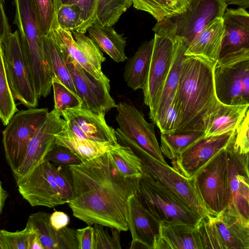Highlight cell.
Listing matches in <instances>:
<instances>
[{
  "label": "cell",
  "instance_id": "cell-50",
  "mask_svg": "<svg viewBox=\"0 0 249 249\" xmlns=\"http://www.w3.org/2000/svg\"><path fill=\"white\" fill-rule=\"evenodd\" d=\"M227 6L236 5L243 8L249 7V0H221Z\"/></svg>",
  "mask_w": 249,
  "mask_h": 249
},
{
  "label": "cell",
  "instance_id": "cell-33",
  "mask_svg": "<svg viewBox=\"0 0 249 249\" xmlns=\"http://www.w3.org/2000/svg\"><path fill=\"white\" fill-rule=\"evenodd\" d=\"M204 135V132L201 131L161 133V151L163 155L173 160L190 145Z\"/></svg>",
  "mask_w": 249,
  "mask_h": 249
},
{
  "label": "cell",
  "instance_id": "cell-51",
  "mask_svg": "<svg viewBox=\"0 0 249 249\" xmlns=\"http://www.w3.org/2000/svg\"><path fill=\"white\" fill-rule=\"evenodd\" d=\"M8 193L2 187L0 179V216L2 213L5 201L8 197Z\"/></svg>",
  "mask_w": 249,
  "mask_h": 249
},
{
  "label": "cell",
  "instance_id": "cell-15",
  "mask_svg": "<svg viewBox=\"0 0 249 249\" xmlns=\"http://www.w3.org/2000/svg\"><path fill=\"white\" fill-rule=\"evenodd\" d=\"M116 108L120 130L152 157L167 164L156 136L154 124L148 123L143 114L131 104L120 102Z\"/></svg>",
  "mask_w": 249,
  "mask_h": 249
},
{
  "label": "cell",
  "instance_id": "cell-17",
  "mask_svg": "<svg viewBox=\"0 0 249 249\" xmlns=\"http://www.w3.org/2000/svg\"><path fill=\"white\" fill-rule=\"evenodd\" d=\"M66 126L60 113L53 108L31 139L24 159L14 173L16 183L29 174L43 161L47 153L55 144L56 135Z\"/></svg>",
  "mask_w": 249,
  "mask_h": 249
},
{
  "label": "cell",
  "instance_id": "cell-22",
  "mask_svg": "<svg viewBox=\"0 0 249 249\" xmlns=\"http://www.w3.org/2000/svg\"><path fill=\"white\" fill-rule=\"evenodd\" d=\"M50 214L44 212L32 213L26 223L36 232L44 249H78L76 230L68 226L54 230L50 222Z\"/></svg>",
  "mask_w": 249,
  "mask_h": 249
},
{
  "label": "cell",
  "instance_id": "cell-40",
  "mask_svg": "<svg viewBox=\"0 0 249 249\" xmlns=\"http://www.w3.org/2000/svg\"><path fill=\"white\" fill-rule=\"evenodd\" d=\"M42 36L51 30L54 14L55 0H32Z\"/></svg>",
  "mask_w": 249,
  "mask_h": 249
},
{
  "label": "cell",
  "instance_id": "cell-39",
  "mask_svg": "<svg viewBox=\"0 0 249 249\" xmlns=\"http://www.w3.org/2000/svg\"><path fill=\"white\" fill-rule=\"evenodd\" d=\"M54 108L60 113L67 108L82 106V100L65 86L56 77L53 78Z\"/></svg>",
  "mask_w": 249,
  "mask_h": 249
},
{
  "label": "cell",
  "instance_id": "cell-43",
  "mask_svg": "<svg viewBox=\"0 0 249 249\" xmlns=\"http://www.w3.org/2000/svg\"><path fill=\"white\" fill-rule=\"evenodd\" d=\"M52 164L56 183L69 202L73 196V180L71 170L69 167L56 166Z\"/></svg>",
  "mask_w": 249,
  "mask_h": 249
},
{
  "label": "cell",
  "instance_id": "cell-26",
  "mask_svg": "<svg viewBox=\"0 0 249 249\" xmlns=\"http://www.w3.org/2000/svg\"><path fill=\"white\" fill-rule=\"evenodd\" d=\"M249 105H229L220 102L210 114L205 126V137L235 130L247 112Z\"/></svg>",
  "mask_w": 249,
  "mask_h": 249
},
{
  "label": "cell",
  "instance_id": "cell-9",
  "mask_svg": "<svg viewBox=\"0 0 249 249\" xmlns=\"http://www.w3.org/2000/svg\"><path fill=\"white\" fill-rule=\"evenodd\" d=\"M226 148L213 158L192 178L207 215H217L229 204L230 193Z\"/></svg>",
  "mask_w": 249,
  "mask_h": 249
},
{
  "label": "cell",
  "instance_id": "cell-12",
  "mask_svg": "<svg viewBox=\"0 0 249 249\" xmlns=\"http://www.w3.org/2000/svg\"><path fill=\"white\" fill-rule=\"evenodd\" d=\"M49 34L63 54L70 56L96 79L110 82L101 70L106 58L89 37L80 32L62 29L54 17Z\"/></svg>",
  "mask_w": 249,
  "mask_h": 249
},
{
  "label": "cell",
  "instance_id": "cell-35",
  "mask_svg": "<svg viewBox=\"0 0 249 249\" xmlns=\"http://www.w3.org/2000/svg\"><path fill=\"white\" fill-rule=\"evenodd\" d=\"M132 5V0H97L96 20L112 26Z\"/></svg>",
  "mask_w": 249,
  "mask_h": 249
},
{
  "label": "cell",
  "instance_id": "cell-44",
  "mask_svg": "<svg viewBox=\"0 0 249 249\" xmlns=\"http://www.w3.org/2000/svg\"><path fill=\"white\" fill-rule=\"evenodd\" d=\"M66 3L75 4L80 9L83 23L76 32L85 34L96 20L97 0H69Z\"/></svg>",
  "mask_w": 249,
  "mask_h": 249
},
{
  "label": "cell",
  "instance_id": "cell-21",
  "mask_svg": "<svg viewBox=\"0 0 249 249\" xmlns=\"http://www.w3.org/2000/svg\"><path fill=\"white\" fill-rule=\"evenodd\" d=\"M127 225L132 242L140 243L146 249H154L160 222L142 207L136 193L128 200Z\"/></svg>",
  "mask_w": 249,
  "mask_h": 249
},
{
  "label": "cell",
  "instance_id": "cell-34",
  "mask_svg": "<svg viewBox=\"0 0 249 249\" xmlns=\"http://www.w3.org/2000/svg\"><path fill=\"white\" fill-rule=\"evenodd\" d=\"M18 111L5 73L3 51L0 42V119L6 126Z\"/></svg>",
  "mask_w": 249,
  "mask_h": 249
},
{
  "label": "cell",
  "instance_id": "cell-45",
  "mask_svg": "<svg viewBox=\"0 0 249 249\" xmlns=\"http://www.w3.org/2000/svg\"><path fill=\"white\" fill-rule=\"evenodd\" d=\"M248 111L243 120L235 130L232 143L234 149L246 154L249 152V118Z\"/></svg>",
  "mask_w": 249,
  "mask_h": 249
},
{
  "label": "cell",
  "instance_id": "cell-20",
  "mask_svg": "<svg viewBox=\"0 0 249 249\" xmlns=\"http://www.w3.org/2000/svg\"><path fill=\"white\" fill-rule=\"evenodd\" d=\"M60 114L66 121V129L76 136L97 142H118L115 130L106 121V114L81 107L66 109Z\"/></svg>",
  "mask_w": 249,
  "mask_h": 249
},
{
  "label": "cell",
  "instance_id": "cell-11",
  "mask_svg": "<svg viewBox=\"0 0 249 249\" xmlns=\"http://www.w3.org/2000/svg\"><path fill=\"white\" fill-rule=\"evenodd\" d=\"M4 68L14 98L29 108L38 105L33 78L18 30L11 32L1 43Z\"/></svg>",
  "mask_w": 249,
  "mask_h": 249
},
{
  "label": "cell",
  "instance_id": "cell-14",
  "mask_svg": "<svg viewBox=\"0 0 249 249\" xmlns=\"http://www.w3.org/2000/svg\"><path fill=\"white\" fill-rule=\"evenodd\" d=\"M227 7L221 0H189L182 13L164 20L187 46L207 25L222 17Z\"/></svg>",
  "mask_w": 249,
  "mask_h": 249
},
{
  "label": "cell",
  "instance_id": "cell-27",
  "mask_svg": "<svg viewBox=\"0 0 249 249\" xmlns=\"http://www.w3.org/2000/svg\"><path fill=\"white\" fill-rule=\"evenodd\" d=\"M87 31L98 49L114 61L122 62L127 59L124 52L126 38L117 33L112 26L103 25L95 20Z\"/></svg>",
  "mask_w": 249,
  "mask_h": 249
},
{
  "label": "cell",
  "instance_id": "cell-42",
  "mask_svg": "<svg viewBox=\"0 0 249 249\" xmlns=\"http://www.w3.org/2000/svg\"><path fill=\"white\" fill-rule=\"evenodd\" d=\"M45 159L56 166L69 167L78 164L83 160L67 147L55 143Z\"/></svg>",
  "mask_w": 249,
  "mask_h": 249
},
{
  "label": "cell",
  "instance_id": "cell-48",
  "mask_svg": "<svg viewBox=\"0 0 249 249\" xmlns=\"http://www.w3.org/2000/svg\"><path fill=\"white\" fill-rule=\"evenodd\" d=\"M50 222L54 230L59 231L68 226L70 217L66 213L56 211L50 214Z\"/></svg>",
  "mask_w": 249,
  "mask_h": 249
},
{
  "label": "cell",
  "instance_id": "cell-31",
  "mask_svg": "<svg viewBox=\"0 0 249 249\" xmlns=\"http://www.w3.org/2000/svg\"><path fill=\"white\" fill-rule=\"evenodd\" d=\"M43 48L46 62L53 77H56L69 89L77 95L64 56L50 34L43 36Z\"/></svg>",
  "mask_w": 249,
  "mask_h": 249
},
{
  "label": "cell",
  "instance_id": "cell-8",
  "mask_svg": "<svg viewBox=\"0 0 249 249\" xmlns=\"http://www.w3.org/2000/svg\"><path fill=\"white\" fill-rule=\"evenodd\" d=\"M198 227L204 249H249V220L228 208L202 217Z\"/></svg>",
  "mask_w": 249,
  "mask_h": 249
},
{
  "label": "cell",
  "instance_id": "cell-2",
  "mask_svg": "<svg viewBox=\"0 0 249 249\" xmlns=\"http://www.w3.org/2000/svg\"><path fill=\"white\" fill-rule=\"evenodd\" d=\"M215 62L196 56L182 58L175 98L179 114L175 133L204 132L209 116L220 103L214 84Z\"/></svg>",
  "mask_w": 249,
  "mask_h": 249
},
{
  "label": "cell",
  "instance_id": "cell-29",
  "mask_svg": "<svg viewBox=\"0 0 249 249\" xmlns=\"http://www.w3.org/2000/svg\"><path fill=\"white\" fill-rule=\"evenodd\" d=\"M154 38L142 43L125 65L124 78L127 85L134 90L142 89L150 67Z\"/></svg>",
  "mask_w": 249,
  "mask_h": 249
},
{
  "label": "cell",
  "instance_id": "cell-10",
  "mask_svg": "<svg viewBox=\"0 0 249 249\" xmlns=\"http://www.w3.org/2000/svg\"><path fill=\"white\" fill-rule=\"evenodd\" d=\"M47 108H29L17 111L2 132L6 161L12 172L22 163L29 142L46 119Z\"/></svg>",
  "mask_w": 249,
  "mask_h": 249
},
{
  "label": "cell",
  "instance_id": "cell-23",
  "mask_svg": "<svg viewBox=\"0 0 249 249\" xmlns=\"http://www.w3.org/2000/svg\"><path fill=\"white\" fill-rule=\"evenodd\" d=\"M224 26L219 57L237 51L249 49V14L242 7L227 9L222 16Z\"/></svg>",
  "mask_w": 249,
  "mask_h": 249
},
{
  "label": "cell",
  "instance_id": "cell-38",
  "mask_svg": "<svg viewBox=\"0 0 249 249\" xmlns=\"http://www.w3.org/2000/svg\"><path fill=\"white\" fill-rule=\"evenodd\" d=\"M133 7L151 15L157 21L178 14L169 0H132Z\"/></svg>",
  "mask_w": 249,
  "mask_h": 249
},
{
  "label": "cell",
  "instance_id": "cell-4",
  "mask_svg": "<svg viewBox=\"0 0 249 249\" xmlns=\"http://www.w3.org/2000/svg\"><path fill=\"white\" fill-rule=\"evenodd\" d=\"M152 30L155 33L152 53L147 80L142 90L144 103L149 107L150 119L153 122L173 62L177 36L175 30L163 20L157 22Z\"/></svg>",
  "mask_w": 249,
  "mask_h": 249
},
{
  "label": "cell",
  "instance_id": "cell-28",
  "mask_svg": "<svg viewBox=\"0 0 249 249\" xmlns=\"http://www.w3.org/2000/svg\"><path fill=\"white\" fill-rule=\"evenodd\" d=\"M187 46L183 40L177 36L175 52L170 71L163 86L153 121L158 126L172 105L176 93L181 61L184 56Z\"/></svg>",
  "mask_w": 249,
  "mask_h": 249
},
{
  "label": "cell",
  "instance_id": "cell-13",
  "mask_svg": "<svg viewBox=\"0 0 249 249\" xmlns=\"http://www.w3.org/2000/svg\"><path fill=\"white\" fill-rule=\"evenodd\" d=\"M17 184L21 196L32 206L52 208L68 203L56 183L52 163L46 159Z\"/></svg>",
  "mask_w": 249,
  "mask_h": 249
},
{
  "label": "cell",
  "instance_id": "cell-36",
  "mask_svg": "<svg viewBox=\"0 0 249 249\" xmlns=\"http://www.w3.org/2000/svg\"><path fill=\"white\" fill-rule=\"evenodd\" d=\"M54 14L59 26L63 29L77 31L83 23L79 7L73 3H62L60 0L54 1Z\"/></svg>",
  "mask_w": 249,
  "mask_h": 249
},
{
  "label": "cell",
  "instance_id": "cell-19",
  "mask_svg": "<svg viewBox=\"0 0 249 249\" xmlns=\"http://www.w3.org/2000/svg\"><path fill=\"white\" fill-rule=\"evenodd\" d=\"M233 140L226 148L230 193L227 208L249 220V153L235 150Z\"/></svg>",
  "mask_w": 249,
  "mask_h": 249
},
{
  "label": "cell",
  "instance_id": "cell-47",
  "mask_svg": "<svg viewBox=\"0 0 249 249\" xmlns=\"http://www.w3.org/2000/svg\"><path fill=\"white\" fill-rule=\"evenodd\" d=\"M78 249H93L94 230L91 225L77 229Z\"/></svg>",
  "mask_w": 249,
  "mask_h": 249
},
{
  "label": "cell",
  "instance_id": "cell-3",
  "mask_svg": "<svg viewBox=\"0 0 249 249\" xmlns=\"http://www.w3.org/2000/svg\"><path fill=\"white\" fill-rule=\"evenodd\" d=\"M14 23L18 29L23 51L37 97H47L52 88L53 74L46 62L41 34L32 0H14Z\"/></svg>",
  "mask_w": 249,
  "mask_h": 249
},
{
  "label": "cell",
  "instance_id": "cell-16",
  "mask_svg": "<svg viewBox=\"0 0 249 249\" xmlns=\"http://www.w3.org/2000/svg\"><path fill=\"white\" fill-rule=\"evenodd\" d=\"M63 55L77 94L82 100V107L105 114L116 107V104L109 93L110 82L96 79L70 56Z\"/></svg>",
  "mask_w": 249,
  "mask_h": 249
},
{
  "label": "cell",
  "instance_id": "cell-1",
  "mask_svg": "<svg viewBox=\"0 0 249 249\" xmlns=\"http://www.w3.org/2000/svg\"><path fill=\"white\" fill-rule=\"evenodd\" d=\"M73 196L69 206L76 218L125 231L129 198L137 191L141 178L123 176L107 153L71 165Z\"/></svg>",
  "mask_w": 249,
  "mask_h": 249
},
{
  "label": "cell",
  "instance_id": "cell-41",
  "mask_svg": "<svg viewBox=\"0 0 249 249\" xmlns=\"http://www.w3.org/2000/svg\"><path fill=\"white\" fill-rule=\"evenodd\" d=\"M93 249H121L120 233L118 230L112 229L111 235L103 226L93 224Z\"/></svg>",
  "mask_w": 249,
  "mask_h": 249
},
{
  "label": "cell",
  "instance_id": "cell-18",
  "mask_svg": "<svg viewBox=\"0 0 249 249\" xmlns=\"http://www.w3.org/2000/svg\"><path fill=\"white\" fill-rule=\"evenodd\" d=\"M235 130L223 134L203 136L172 160L173 168L186 178H192L213 158L225 149L233 139Z\"/></svg>",
  "mask_w": 249,
  "mask_h": 249
},
{
  "label": "cell",
  "instance_id": "cell-24",
  "mask_svg": "<svg viewBox=\"0 0 249 249\" xmlns=\"http://www.w3.org/2000/svg\"><path fill=\"white\" fill-rule=\"evenodd\" d=\"M154 249H204L198 225L176 222H161Z\"/></svg>",
  "mask_w": 249,
  "mask_h": 249
},
{
  "label": "cell",
  "instance_id": "cell-25",
  "mask_svg": "<svg viewBox=\"0 0 249 249\" xmlns=\"http://www.w3.org/2000/svg\"><path fill=\"white\" fill-rule=\"evenodd\" d=\"M224 35L222 18H216L189 42L184 55L199 56L215 62L219 57Z\"/></svg>",
  "mask_w": 249,
  "mask_h": 249
},
{
  "label": "cell",
  "instance_id": "cell-37",
  "mask_svg": "<svg viewBox=\"0 0 249 249\" xmlns=\"http://www.w3.org/2000/svg\"><path fill=\"white\" fill-rule=\"evenodd\" d=\"M35 233L34 230L27 223L21 231L11 232L0 230V249H29Z\"/></svg>",
  "mask_w": 249,
  "mask_h": 249
},
{
  "label": "cell",
  "instance_id": "cell-49",
  "mask_svg": "<svg viewBox=\"0 0 249 249\" xmlns=\"http://www.w3.org/2000/svg\"><path fill=\"white\" fill-rule=\"evenodd\" d=\"M4 0H0V42L11 32L8 20L6 17L4 7Z\"/></svg>",
  "mask_w": 249,
  "mask_h": 249
},
{
  "label": "cell",
  "instance_id": "cell-30",
  "mask_svg": "<svg viewBox=\"0 0 249 249\" xmlns=\"http://www.w3.org/2000/svg\"><path fill=\"white\" fill-rule=\"evenodd\" d=\"M55 143L67 147L83 161L107 153L114 144L110 142H97L79 138L66 128L56 135Z\"/></svg>",
  "mask_w": 249,
  "mask_h": 249
},
{
  "label": "cell",
  "instance_id": "cell-6",
  "mask_svg": "<svg viewBox=\"0 0 249 249\" xmlns=\"http://www.w3.org/2000/svg\"><path fill=\"white\" fill-rule=\"evenodd\" d=\"M213 79L220 103L249 105V49L243 48L219 57L214 66Z\"/></svg>",
  "mask_w": 249,
  "mask_h": 249
},
{
  "label": "cell",
  "instance_id": "cell-52",
  "mask_svg": "<svg viewBox=\"0 0 249 249\" xmlns=\"http://www.w3.org/2000/svg\"><path fill=\"white\" fill-rule=\"evenodd\" d=\"M69 0H60L62 3H66Z\"/></svg>",
  "mask_w": 249,
  "mask_h": 249
},
{
  "label": "cell",
  "instance_id": "cell-7",
  "mask_svg": "<svg viewBox=\"0 0 249 249\" xmlns=\"http://www.w3.org/2000/svg\"><path fill=\"white\" fill-rule=\"evenodd\" d=\"M118 143L130 147L142 161V174L149 177L184 200L202 217L208 215L195 189L193 178L181 175L168 164L155 159L126 137L118 128Z\"/></svg>",
  "mask_w": 249,
  "mask_h": 249
},
{
  "label": "cell",
  "instance_id": "cell-32",
  "mask_svg": "<svg viewBox=\"0 0 249 249\" xmlns=\"http://www.w3.org/2000/svg\"><path fill=\"white\" fill-rule=\"evenodd\" d=\"M107 154L113 165L124 177H142L141 160L130 147L117 142L113 144Z\"/></svg>",
  "mask_w": 249,
  "mask_h": 249
},
{
  "label": "cell",
  "instance_id": "cell-46",
  "mask_svg": "<svg viewBox=\"0 0 249 249\" xmlns=\"http://www.w3.org/2000/svg\"><path fill=\"white\" fill-rule=\"evenodd\" d=\"M179 124V114L174 99L158 127L161 133H174L177 132Z\"/></svg>",
  "mask_w": 249,
  "mask_h": 249
},
{
  "label": "cell",
  "instance_id": "cell-5",
  "mask_svg": "<svg viewBox=\"0 0 249 249\" xmlns=\"http://www.w3.org/2000/svg\"><path fill=\"white\" fill-rule=\"evenodd\" d=\"M136 194L142 207L160 222H176L196 227L202 218L180 197L142 174Z\"/></svg>",
  "mask_w": 249,
  "mask_h": 249
}]
</instances>
